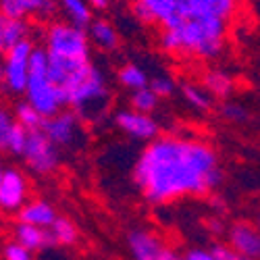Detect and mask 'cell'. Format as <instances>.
<instances>
[{"instance_id": "d6986e66", "label": "cell", "mask_w": 260, "mask_h": 260, "mask_svg": "<svg viewBox=\"0 0 260 260\" xmlns=\"http://www.w3.org/2000/svg\"><path fill=\"white\" fill-rule=\"evenodd\" d=\"M179 94H181L183 102L189 108H193L196 113H208L214 104V96L202 83H196V81H183L179 85Z\"/></svg>"}, {"instance_id": "7a4b0ae2", "label": "cell", "mask_w": 260, "mask_h": 260, "mask_svg": "<svg viewBox=\"0 0 260 260\" xmlns=\"http://www.w3.org/2000/svg\"><path fill=\"white\" fill-rule=\"evenodd\" d=\"M227 23L229 21L214 17H173L162 25L160 48L167 54L216 58L225 50Z\"/></svg>"}, {"instance_id": "8992f818", "label": "cell", "mask_w": 260, "mask_h": 260, "mask_svg": "<svg viewBox=\"0 0 260 260\" xmlns=\"http://www.w3.org/2000/svg\"><path fill=\"white\" fill-rule=\"evenodd\" d=\"M34 50H36V44L27 38L3 54V60H5L3 90L9 92L11 96H23L25 94L27 81H29V60H31Z\"/></svg>"}, {"instance_id": "7c38bea8", "label": "cell", "mask_w": 260, "mask_h": 260, "mask_svg": "<svg viewBox=\"0 0 260 260\" xmlns=\"http://www.w3.org/2000/svg\"><path fill=\"white\" fill-rule=\"evenodd\" d=\"M29 181L19 169H7L0 181V210L19 212L27 202Z\"/></svg>"}, {"instance_id": "3957f363", "label": "cell", "mask_w": 260, "mask_h": 260, "mask_svg": "<svg viewBox=\"0 0 260 260\" xmlns=\"http://www.w3.org/2000/svg\"><path fill=\"white\" fill-rule=\"evenodd\" d=\"M25 100L44 115L54 117L62 108H67V100L58 85L48 75V52L44 46H36L29 60V81L25 88Z\"/></svg>"}, {"instance_id": "8fae6325", "label": "cell", "mask_w": 260, "mask_h": 260, "mask_svg": "<svg viewBox=\"0 0 260 260\" xmlns=\"http://www.w3.org/2000/svg\"><path fill=\"white\" fill-rule=\"evenodd\" d=\"M83 119L73 111V108H62L54 117H48L44 123V134L58 146V148H71L83 138Z\"/></svg>"}, {"instance_id": "d6a6232c", "label": "cell", "mask_w": 260, "mask_h": 260, "mask_svg": "<svg viewBox=\"0 0 260 260\" xmlns=\"http://www.w3.org/2000/svg\"><path fill=\"white\" fill-rule=\"evenodd\" d=\"M183 260H216L212 250H206V248H191L183 254Z\"/></svg>"}, {"instance_id": "277c9868", "label": "cell", "mask_w": 260, "mask_h": 260, "mask_svg": "<svg viewBox=\"0 0 260 260\" xmlns=\"http://www.w3.org/2000/svg\"><path fill=\"white\" fill-rule=\"evenodd\" d=\"M108 98H111V90H108L106 77L98 67H94V64L77 83H73L71 88L64 92L67 106L73 108V111L85 121L100 119L106 113L108 102H111Z\"/></svg>"}, {"instance_id": "ffe728a7", "label": "cell", "mask_w": 260, "mask_h": 260, "mask_svg": "<svg viewBox=\"0 0 260 260\" xmlns=\"http://www.w3.org/2000/svg\"><path fill=\"white\" fill-rule=\"evenodd\" d=\"M202 85L214 98L221 100H227L235 92V79L223 69H208L202 75Z\"/></svg>"}, {"instance_id": "9a60e30c", "label": "cell", "mask_w": 260, "mask_h": 260, "mask_svg": "<svg viewBox=\"0 0 260 260\" xmlns=\"http://www.w3.org/2000/svg\"><path fill=\"white\" fill-rule=\"evenodd\" d=\"M56 216L58 214H56L54 206L46 200H29L17 212V219L21 223H29V225H36L42 229H50L52 223L56 221Z\"/></svg>"}, {"instance_id": "ac0fdd59", "label": "cell", "mask_w": 260, "mask_h": 260, "mask_svg": "<svg viewBox=\"0 0 260 260\" xmlns=\"http://www.w3.org/2000/svg\"><path fill=\"white\" fill-rule=\"evenodd\" d=\"M85 31H88V36H90V42L100 50L113 52L121 44V36L117 31V27L106 19H94Z\"/></svg>"}, {"instance_id": "f546056e", "label": "cell", "mask_w": 260, "mask_h": 260, "mask_svg": "<svg viewBox=\"0 0 260 260\" xmlns=\"http://www.w3.org/2000/svg\"><path fill=\"white\" fill-rule=\"evenodd\" d=\"M150 88L156 92V96L162 98H171L179 88H177V81L169 77V75H156V77H150Z\"/></svg>"}, {"instance_id": "f1b7e54d", "label": "cell", "mask_w": 260, "mask_h": 260, "mask_svg": "<svg viewBox=\"0 0 260 260\" xmlns=\"http://www.w3.org/2000/svg\"><path fill=\"white\" fill-rule=\"evenodd\" d=\"M221 117L229 123H246L250 119V113L244 104L233 102V100H225L221 104Z\"/></svg>"}, {"instance_id": "836d02e7", "label": "cell", "mask_w": 260, "mask_h": 260, "mask_svg": "<svg viewBox=\"0 0 260 260\" xmlns=\"http://www.w3.org/2000/svg\"><path fill=\"white\" fill-rule=\"evenodd\" d=\"M5 25H7V17L0 15V54L7 52V44H5Z\"/></svg>"}, {"instance_id": "e575fe53", "label": "cell", "mask_w": 260, "mask_h": 260, "mask_svg": "<svg viewBox=\"0 0 260 260\" xmlns=\"http://www.w3.org/2000/svg\"><path fill=\"white\" fill-rule=\"evenodd\" d=\"M208 229L214 233V235H219V233H223V221H219V219H212L210 223H208Z\"/></svg>"}, {"instance_id": "44dd1931", "label": "cell", "mask_w": 260, "mask_h": 260, "mask_svg": "<svg viewBox=\"0 0 260 260\" xmlns=\"http://www.w3.org/2000/svg\"><path fill=\"white\" fill-rule=\"evenodd\" d=\"M58 9L67 17L69 23L88 29V25L94 21V9L90 7L88 0H58Z\"/></svg>"}, {"instance_id": "ba28073f", "label": "cell", "mask_w": 260, "mask_h": 260, "mask_svg": "<svg viewBox=\"0 0 260 260\" xmlns=\"http://www.w3.org/2000/svg\"><path fill=\"white\" fill-rule=\"evenodd\" d=\"M127 246L132 252V260H183V256L165 244L162 237L144 227L129 231Z\"/></svg>"}, {"instance_id": "1f68e13d", "label": "cell", "mask_w": 260, "mask_h": 260, "mask_svg": "<svg viewBox=\"0 0 260 260\" xmlns=\"http://www.w3.org/2000/svg\"><path fill=\"white\" fill-rule=\"evenodd\" d=\"M210 250H212V254H214L216 260H254V258H248V256L237 254L229 244H227V246H225V244H216V246H212Z\"/></svg>"}, {"instance_id": "4fadbf2b", "label": "cell", "mask_w": 260, "mask_h": 260, "mask_svg": "<svg viewBox=\"0 0 260 260\" xmlns=\"http://www.w3.org/2000/svg\"><path fill=\"white\" fill-rule=\"evenodd\" d=\"M56 9V0H0V15L7 19H50Z\"/></svg>"}, {"instance_id": "74e56055", "label": "cell", "mask_w": 260, "mask_h": 260, "mask_svg": "<svg viewBox=\"0 0 260 260\" xmlns=\"http://www.w3.org/2000/svg\"><path fill=\"white\" fill-rule=\"evenodd\" d=\"M5 171H7V169L3 167V162H0V181H3V175H5Z\"/></svg>"}, {"instance_id": "d590c367", "label": "cell", "mask_w": 260, "mask_h": 260, "mask_svg": "<svg viewBox=\"0 0 260 260\" xmlns=\"http://www.w3.org/2000/svg\"><path fill=\"white\" fill-rule=\"evenodd\" d=\"M90 7L96 9V11H104L108 5H111V0H88Z\"/></svg>"}, {"instance_id": "4dcf8cb0", "label": "cell", "mask_w": 260, "mask_h": 260, "mask_svg": "<svg viewBox=\"0 0 260 260\" xmlns=\"http://www.w3.org/2000/svg\"><path fill=\"white\" fill-rule=\"evenodd\" d=\"M3 258L5 260H34V252L21 246L19 242H9L3 246Z\"/></svg>"}, {"instance_id": "d4e9b609", "label": "cell", "mask_w": 260, "mask_h": 260, "mask_svg": "<svg viewBox=\"0 0 260 260\" xmlns=\"http://www.w3.org/2000/svg\"><path fill=\"white\" fill-rule=\"evenodd\" d=\"M31 34V25H29V19H7V25H5V44L7 50L13 48L19 42L27 40Z\"/></svg>"}, {"instance_id": "e0dca14e", "label": "cell", "mask_w": 260, "mask_h": 260, "mask_svg": "<svg viewBox=\"0 0 260 260\" xmlns=\"http://www.w3.org/2000/svg\"><path fill=\"white\" fill-rule=\"evenodd\" d=\"M237 11V0H189V17H214L229 21Z\"/></svg>"}, {"instance_id": "5bb4252c", "label": "cell", "mask_w": 260, "mask_h": 260, "mask_svg": "<svg viewBox=\"0 0 260 260\" xmlns=\"http://www.w3.org/2000/svg\"><path fill=\"white\" fill-rule=\"evenodd\" d=\"M229 246L242 256L260 260V229L252 223L240 221L227 229Z\"/></svg>"}, {"instance_id": "6da1fadb", "label": "cell", "mask_w": 260, "mask_h": 260, "mask_svg": "<svg viewBox=\"0 0 260 260\" xmlns=\"http://www.w3.org/2000/svg\"><path fill=\"white\" fill-rule=\"evenodd\" d=\"M214 146L196 138L158 136L148 142L134 167V181L150 204L206 196L223 183Z\"/></svg>"}, {"instance_id": "5b68a950", "label": "cell", "mask_w": 260, "mask_h": 260, "mask_svg": "<svg viewBox=\"0 0 260 260\" xmlns=\"http://www.w3.org/2000/svg\"><path fill=\"white\" fill-rule=\"evenodd\" d=\"M90 36L69 21H52L44 31V48L50 56L90 58Z\"/></svg>"}, {"instance_id": "7402d4cb", "label": "cell", "mask_w": 260, "mask_h": 260, "mask_svg": "<svg viewBox=\"0 0 260 260\" xmlns=\"http://www.w3.org/2000/svg\"><path fill=\"white\" fill-rule=\"evenodd\" d=\"M117 81L121 88L129 90V92H136V90H142L146 85H150V77L148 73L140 67L136 62H127L117 71Z\"/></svg>"}, {"instance_id": "30bf717a", "label": "cell", "mask_w": 260, "mask_h": 260, "mask_svg": "<svg viewBox=\"0 0 260 260\" xmlns=\"http://www.w3.org/2000/svg\"><path fill=\"white\" fill-rule=\"evenodd\" d=\"M113 123L119 132L136 142H152L160 136V125L152 115L140 113L136 108H121L115 113Z\"/></svg>"}, {"instance_id": "f35d334b", "label": "cell", "mask_w": 260, "mask_h": 260, "mask_svg": "<svg viewBox=\"0 0 260 260\" xmlns=\"http://www.w3.org/2000/svg\"><path fill=\"white\" fill-rule=\"evenodd\" d=\"M256 227L260 229V212H258V216H256Z\"/></svg>"}, {"instance_id": "83f0119b", "label": "cell", "mask_w": 260, "mask_h": 260, "mask_svg": "<svg viewBox=\"0 0 260 260\" xmlns=\"http://www.w3.org/2000/svg\"><path fill=\"white\" fill-rule=\"evenodd\" d=\"M27 138H29V132L25 127H21L19 123L15 125V129L11 132V136H9V146H7V152L11 154V156H23V150H25V146H27Z\"/></svg>"}, {"instance_id": "2e32d148", "label": "cell", "mask_w": 260, "mask_h": 260, "mask_svg": "<svg viewBox=\"0 0 260 260\" xmlns=\"http://www.w3.org/2000/svg\"><path fill=\"white\" fill-rule=\"evenodd\" d=\"M13 235H15V242H19L21 246H25V248L31 250V252H38V250H44V248L54 246V240H52V235H50V229H42V227L29 225V223L17 221Z\"/></svg>"}, {"instance_id": "4316f807", "label": "cell", "mask_w": 260, "mask_h": 260, "mask_svg": "<svg viewBox=\"0 0 260 260\" xmlns=\"http://www.w3.org/2000/svg\"><path fill=\"white\" fill-rule=\"evenodd\" d=\"M17 125L15 119V111L11 106L0 102V154L7 152V146H9V136Z\"/></svg>"}, {"instance_id": "603a6c76", "label": "cell", "mask_w": 260, "mask_h": 260, "mask_svg": "<svg viewBox=\"0 0 260 260\" xmlns=\"http://www.w3.org/2000/svg\"><path fill=\"white\" fill-rule=\"evenodd\" d=\"M15 119L21 127H25L27 132H38V129H44V123H46V117L42 115L40 111L27 102V100H21L15 104Z\"/></svg>"}, {"instance_id": "9c48e42d", "label": "cell", "mask_w": 260, "mask_h": 260, "mask_svg": "<svg viewBox=\"0 0 260 260\" xmlns=\"http://www.w3.org/2000/svg\"><path fill=\"white\" fill-rule=\"evenodd\" d=\"M134 15L146 25H165L173 17H189V0H134Z\"/></svg>"}, {"instance_id": "cb8c5ba5", "label": "cell", "mask_w": 260, "mask_h": 260, "mask_svg": "<svg viewBox=\"0 0 260 260\" xmlns=\"http://www.w3.org/2000/svg\"><path fill=\"white\" fill-rule=\"evenodd\" d=\"M50 235L54 240V246H73L79 240V229L67 216H56V221L50 227Z\"/></svg>"}, {"instance_id": "8d00e7d4", "label": "cell", "mask_w": 260, "mask_h": 260, "mask_svg": "<svg viewBox=\"0 0 260 260\" xmlns=\"http://www.w3.org/2000/svg\"><path fill=\"white\" fill-rule=\"evenodd\" d=\"M3 83H5V60L0 58V88H3Z\"/></svg>"}, {"instance_id": "52a82bcc", "label": "cell", "mask_w": 260, "mask_h": 260, "mask_svg": "<svg viewBox=\"0 0 260 260\" xmlns=\"http://www.w3.org/2000/svg\"><path fill=\"white\" fill-rule=\"evenodd\" d=\"M21 158L36 175H50L60 165V148L44 134V129H38V132H29Z\"/></svg>"}, {"instance_id": "484cf974", "label": "cell", "mask_w": 260, "mask_h": 260, "mask_svg": "<svg viewBox=\"0 0 260 260\" xmlns=\"http://www.w3.org/2000/svg\"><path fill=\"white\" fill-rule=\"evenodd\" d=\"M129 102H132V108H136V111L146 113V115H152L158 108V104H160V98L156 96V92L150 88V85H146V88H142V90L132 92Z\"/></svg>"}]
</instances>
